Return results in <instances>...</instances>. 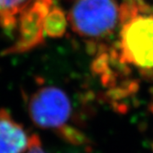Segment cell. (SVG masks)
I'll use <instances>...</instances> for the list:
<instances>
[{
  "mask_svg": "<svg viewBox=\"0 0 153 153\" xmlns=\"http://www.w3.org/2000/svg\"><path fill=\"white\" fill-rule=\"evenodd\" d=\"M108 49L128 76L153 79V2L123 0L117 41Z\"/></svg>",
  "mask_w": 153,
  "mask_h": 153,
  "instance_id": "1",
  "label": "cell"
},
{
  "mask_svg": "<svg viewBox=\"0 0 153 153\" xmlns=\"http://www.w3.org/2000/svg\"><path fill=\"white\" fill-rule=\"evenodd\" d=\"M27 108L32 123L38 127L53 131L69 143H84L82 133L70 126L72 103L62 89L53 85L38 86L28 96Z\"/></svg>",
  "mask_w": 153,
  "mask_h": 153,
  "instance_id": "2",
  "label": "cell"
},
{
  "mask_svg": "<svg viewBox=\"0 0 153 153\" xmlns=\"http://www.w3.org/2000/svg\"><path fill=\"white\" fill-rule=\"evenodd\" d=\"M67 14L73 32L98 52L118 30L120 4L117 0H74Z\"/></svg>",
  "mask_w": 153,
  "mask_h": 153,
  "instance_id": "3",
  "label": "cell"
},
{
  "mask_svg": "<svg viewBox=\"0 0 153 153\" xmlns=\"http://www.w3.org/2000/svg\"><path fill=\"white\" fill-rule=\"evenodd\" d=\"M54 0H35L19 19L15 41L5 53H22L41 45L45 40V17Z\"/></svg>",
  "mask_w": 153,
  "mask_h": 153,
  "instance_id": "4",
  "label": "cell"
},
{
  "mask_svg": "<svg viewBox=\"0 0 153 153\" xmlns=\"http://www.w3.org/2000/svg\"><path fill=\"white\" fill-rule=\"evenodd\" d=\"M40 140L6 109H0V153H26Z\"/></svg>",
  "mask_w": 153,
  "mask_h": 153,
  "instance_id": "5",
  "label": "cell"
},
{
  "mask_svg": "<svg viewBox=\"0 0 153 153\" xmlns=\"http://www.w3.org/2000/svg\"><path fill=\"white\" fill-rule=\"evenodd\" d=\"M68 24V14L54 3L45 17V34L46 38H60L67 32Z\"/></svg>",
  "mask_w": 153,
  "mask_h": 153,
  "instance_id": "6",
  "label": "cell"
}]
</instances>
